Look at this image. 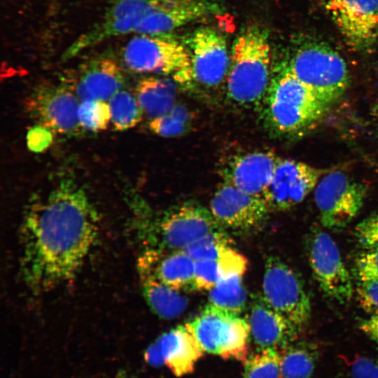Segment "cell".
Segmentation results:
<instances>
[{"instance_id": "cell-1", "label": "cell", "mask_w": 378, "mask_h": 378, "mask_svg": "<svg viewBox=\"0 0 378 378\" xmlns=\"http://www.w3.org/2000/svg\"><path fill=\"white\" fill-rule=\"evenodd\" d=\"M98 214L86 192L62 179L27 209L21 230L22 278L32 290L73 279L99 234Z\"/></svg>"}, {"instance_id": "cell-2", "label": "cell", "mask_w": 378, "mask_h": 378, "mask_svg": "<svg viewBox=\"0 0 378 378\" xmlns=\"http://www.w3.org/2000/svg\"><path fill=\"white\" fill-rule=\"evenodd\" d=\"M271 48L267 32L244 29L234 40L227 76V94L236 104L251 106L265 97L270 81Z\"/></svg>"}, {"instance_id": "cell-3", "label": "cell", "mask_w": 378, "mask_h": 378, "mask_svg": "<svg viewBox=\"0 0 378 378\" xmlns=\"http://www.w3.org/2000/svg\"><path fill=\"white\" fill-rule=\"evenodd\" d=\"M265 97L270 125L284 135L298 136L314 129L330 108L294 76L288 64L271 78Z\"/></svg>"}, {"instance_id": "cell-4", "label": "cell", "mask_w": 378, "mask_h": 378, "mask_svg": "<svg viewBox=\"0 0 378 378\" xmlns=\"http://www.w3.org/2000/svg\"><path fill=\"white\" fill-rule=\"evenodd\" d=\"M288 65L294 76L329 107L342 98L349 87L345 60L327 45L312 43L301 46Z\"/></svg>"}, {"instance_id": "cell-5", "label": "cell", "mask_w": 378, "mask_h": 378, "mask_svg": "<svg viewBox=\"0 0 378 378\" xmlns=\"http://www.w3.org/2000/svg\"><path fill=\"white\" fill-rule=\"evenodd\" d=\"M122 57L126 66L136 73L170 76L184 86L194 79L187 46L167 34L132 38L124 48Z\"/></svg>"}, {"instance_id": "cell-6", "label": "cell", "mask_w": 378, "mask_h": 378, "mask_svg": "<svg viewBox=\"0 0 378 378\" xmlns=\"http://www.w3.org/2000/svg\"><path fill=\"white\" fill-rule=\"evenodd\" d=\"M186 325L204 352L223 358L246 360L250 326L239 314L209 304Z\"/></svg>"}, {"instance_id": "cell-7", "label": "cell", "mask_w": 378, "mask_h": 378, "mask_svg": "<svg viewBox=\"0 0 378 378\" xmlns=\"http://www.w3.org/2000/svg\"><path fill=\"white\" fill-rule=\"evenodd\" d=\"M366 195L363 183L341 170H330L314 189L321 223L332 231L344 229L360 211Z\"/></svg>"}, {"instance_id": "cell-8", "label": "cell", "mask_w": 378, "mask_h": 378, "mask_svg": "<svg viewBox=\"0 0 378 378\" xmlns=\"http://www.w3.org/2000/svg\"><path fill=\"white\" fill-rule=\"evenodd\" d=\"M262 297L300 330L311 318V301L301 278L279 258L270 256L266 260Z\"/></svg>"}, {"instance_id": "cell-9", "label": "cell", "mask_w": 378, "mask_h": 378, "mask_svg": "<svg viewBox=\"0 0 378 378\" xmlns=\"http://www.w3.org/2000/svg\"><path fill=\"white\" fill-rule=\"evenodd\" d=\"M309 265L323 293L341 304L349 302L355 288L340 249L326 232L314 229L307 240Z\"/></svg>"}, {"instance_id": "cell-10", "label": "cell", "mask_w": 378, "mask_h": 378, "mask_svg": "<svg viewBox=\"0 0 378 378\" xmlns=\"http://www.w3.org/2000/svg\"><path fill=\"white\" fill-rule=\"evenodd\" d=\"M80 102L64 84L38 85L25 101L27 111L38 125L52 132L74 134L80 128L78 109Z\"/></svg>"}, {"instance_id": "cell-11", "label": "cell", "mask_w": 378, "mask_h": 378, "mask_svg": "<svg viewBox=\"0 0 378 378\" xmlns=\"http://www.w3.org/2000/svg\"><path fill=\"white\" fill-rule=\"evenodd\" d=\"M330 170L304 162L280 158L262 194L270 211H284L302 202Z\"/></svg>"}, {"instance_id": "cell-12", "label": "cell", "mask_w": 378, "mask_h": 378, "mask_svg": "<svg viewBox=\"0 0 378 378\" xmlns=\"http://www.w3.org/2000/svg\"><path fill=\"white\" fill-rule=\"evenodd\" d=\"M326 8L351 48L368 49L378 39V0H326Z\"/></svg>"}, {"instance_id": "cell-13", "label": "cell", "mask_w": 378, "mask_h": 378, "mask_svg": "<svg viewBox=\"0 0 378 378\" xmlns=\"http://www.w3.org/2000/svg\"><path fill=\"white\" fill-rule=\"evenodd\" d=\"M186 45L194 80L215 87L227 78L230 52L226 39L218 31L209 27L199 28L187 39Z\"/></svg>"}, {"instance_id": "cell-14", "label": "cell", "mask_w": 378, "mask_h": 378, "mask_svg": "<svg viewBox=\"0 0 378 378\" xmlns=\"http://www.w3.org/2000/svg\"><path fill=\"white\" fill-rule=\"evenodd\" d=\"M210 210L187 203L167 213L160 220L158 234L168 250H182L203 236L219 230Z\"/></svg>"}, {"instance_id": "cell-15", "label": "cell", "mask_w": 378, "mask_h": 378, "mask_svg": "<svg viewBox=\"0 0 378 378\" xmlns=\"http://www.w3.org/2000/svg\"><path fill=\"white\" fill-rule=\"evenodd\" d=\"M261 196L247 193L225 182L215 192L210 211L219 225L246 230L260 223L269 212Z\"/></svg>"}, {"instance_id": "cell-16", "label": "cell", "mask_w": 378, "mask_h": 378, "mask_svg": "<svg viewBox=\"0 0 378 378\" xmlns=\"http://www.w3.org/2000/svg\"><path fill=\"white\" fill-rule=\"evenodd\" d=\"M124 76L118 63L111 58L91 60L75 71L64 83L79 100L110 99L120 90Z\"/></svg>"}, {"instance_id": "cell-17", "label": "cell", "mask_w": 378, "mask_h": 378, "mask_svg": "<svg viewBox=\"0 0 378 378\" xmlns=\"http://www.w3.org/2000/svg\"><path fill=\"white\" fill-rule=\"evenodd\" d=\"M220 10L209 0H162L139 25L136 33L161 34Z\"/></svg>"}, {"instance_id": "cell-18", "label": "cell", "mask_w": 378, "mask_h": 378, "mask_svg": "<svg viewBox=\"0 0 378 378\" xmlns=\"http://www.w3.org/2000/svg\"><path fill=\"white\" fill-rule=\"evenodd\" d=\"M279 158L271 151H255L237 155L225 167L227 182L251 195L262 196L269 186Z\"/></svg>"}, {"instance_id": "cell-19", "label": "cell", "mask_w": 378, "mask_h": 378, "mask_svg": "<svg viewBox=\"0 0 378 378\" xmlns=\"http://www.w3.org/2000/svg\"><path fill=\"white\" fill-rule=\"evenodd\" d=\"M251 335L260 350L285 348L300 331L285 316L258 296L251 305L248 318Z\"/></svg>"}, {"instance_id": "cell-20", "label": "cell", "mask_w": 378, "mask_h": 378, "mask_svg": "<svg viewBox=\"0 0 378 378\" xmlns=\"http://www.w3.org/2000/svg\"><path fill=\"white\" fill-rule=\"evenodd\" d=\"M138 270L150 272L178 291L195 289V260L183 250L169 253L157 250L146 251L139 259Z\"/></svg>"}, {"instance_id": "cell-21", "label": "cell", "mask_w": 378, "mask_h": 378, "mask_svg": "<svg viewBox=\"0 0 378 378\" xmlns=\"http://www.w3.org/2000/svg\"><path fill=\"white\" fill-rule=\"evenodd\" d=\"M155 343L164 364L177 377L190 373L204 353L186 324L163 334Z\"/></svg>"}, {"instance_id": "cell-22", "label": "cell", "mask_w": 378, "mask_h": 378, "mask_svg": "<svg viewBox=\"0 0 378 378\" xmlns=\"http://www.w3.org/2000/svg\"><path fill=\"white\" fill-rule=\"evenodd\" d=\"M139 272L144 295L158 316L172 319L183 314L188 300L179 291L167 286L149 272L139 270Z\"/></svg>"}, {"instance_id": "cell-23", "label": "cell", "mask_w": 378, "mask_h": 378, "mask_svg": "<svg viewBox=\"0 0 378 378\" xmlns=\"http://www.w3.org/2000/svg\"><path fill=\"white\" fill-rule=\"evenodd\" d=\"M174 83L165 78L148 77L141 79L136 87V97L144 113L150 119L171 110L175 100Z\"/></svg>"}, {"instance_id": "cell-24", "label": "cell", "mask_w": 378, "mask_h": 378, "mask_svg": "<svg viewBox=\"0 0 378 378\" xmlns=\"http://www.w3.org/2000/svg\"><path fill=\"white\" fill-rule=\"evenodd\" d=\"M209 291L211 304L235 314H239L245 309L246 293L242 282V274L223 276Z\"/></svg>"}, {"instance_id": "cell-25", "label": "cell", "mask_w": 378, "mask_h": 378, "mask_svg": "<svg viewBox=\"0 0 378 378\" xmlns=\"http://www.w3.org/2000/svg\"><path fill=\"white\" fill-rule=\"evenodd\" d=\"M317 358V351L309 344L284 348L281 354V378H309Z\"/></svg>"}, {"instance_id": "cell-26", "label": "cell", "mask_w": 378, "mask_h": 378, "mask_svg": "<svg viewBox=\"0 0 378 378\" xmlns=\"http://www.w3.org/2000/svg\"><path fill=\"white\" fill-rule=\"evenodd\" d=\"M114 129L123 131L135 127L142 120L144 111L136 96L126 90H119L108 102Z\"/></svg>"}, {"instance_id": "cell-27", "label": "cell", "mask_w": 378, "mask_h": 378, "mask_svg": "<svg viewBox=\"0 0 378 378\" xmlns=\"http://www.w3.org/2000/svg\"><path fill=\"white\" fill-rule=\"evenodd\" d=\"M191 120L190 112L183 106L175 104L168 112L151 119L148 125L153 133L171 137L184 134L189 129Z\"/></svg>"}, {"instance_id": "cell-28", "label": "cell", "mask_w": 378, "mask_h": 378, "mask_svg": "<svg viewBox=\"0 0 378 378\" xmlns=\"http://www.w3.org/2000/svg\"><path fill=\"white\" fill-rule=\"evenodd\" d=\"M243 378H281L279 350H260L246 360Z\"/></svg>"}, {"instance_id": "cell-29", "label": "cell", "mask_w": 378, "mask_h": 378, "mask_svg": "<svg viewBox=\"0 0 378 378\" xmlns=\"http://www.w3.org/2000/svg\"><path fill=\"white\" fill-rule=\"evenodd\" d=\"M78 118L80 127L86 130L99 132L106 130L111 118L109 104L100 99L81 101Z\"/></svg>"}, {"instance_id": "cell-30", "label": "cell", "mask_w": 378, "mask_h": 378, "mask_svg": "<svg viewBox=\"0 0 378 378\" xmlns=\"http://www.w3.org/2000/svg\"><path fill=\"white\" fill-rule=\"evenodd\" d=\"M230 238L221 230L213 231L182 249L195 261L217 259L220 254L230 247Z\"/></svg>"}, {"instance_id": "cell-31", "label": "cell", "mask_w": 378, "mask_h": 378, "mask_svg": "<svg viewBox=\"0 0 378 378\" xmlns=\"http://www.w3.org/2000/svg\"><path fill=\"white\" fill-rule=\"evenodd\" d=\"M221 278V271L218 259H206L195 261V289L210 290Z\"/></svg>"}, {"instance_id": "cell-32", "label": "cell", "mask_w": 378, "mask_h": 378, "mask_svg": "<svg viewBox=\"0 0 378 378\" xmlns=\"http://www.w3.org/2000/svg\"><path fill=\"white\" fill-rule=\"evenodd\" d=\"M356 300L370 314H378V279L358 280L355 288Z\"/></svg>"}, {"instance_id": "cell-33", "label": "cell", "mask_w": 378, "mask_h": 378, "mask_svg": "<svg viewBox=\"0 0 378 378\" xmlns=\"http://www.w3.org/2000/svg\"><path fill=\"white\" fill-rule=\"evenodd\" d=\"M354 236L363 251L378 248V214L359 222L355 227Z\"/></svg>"}, {"instance_id": "cell-34", "label": "cell", "mask_w": 378, "mask_h": 378, "mask_svg": "<svg viewBox=\"0 0 378 378\" xmlns=\"http://www.w3.org/2000/svg\"><path fill=\"white\" fill-rule=\"evenodd\" d=\"M221 277L230 274H244L247 267V260L244 256L230 247L225 249L217 258Z\"/></svg>"}, {"instance_id": "cell-35", "label": "cell", "mask_w": 378, "mask_h": 378, "mask_svg": "<svg viewBox=\"0 0 378 378\" xmlns=\"http://www.w3.org/2000/svg\"><path fill=\"white\" fill-rule=\"evenodd\" d=\"M358 280L378 279V248L363 251L356 259Z\"/></svg>"}, {"instance_id": "cell-36", "label": "cell", "mask_w": 378, "mask_h": 378, "mask_svg": "<svg viewBox=\"0 0 378 378\" xmlns=\"http://www.w3.org/2000/svg\"><path fill=\"white\" fill-rule=\"evenodd\" d=\"M350 375L354 378H378V361L358 356L351 363Z\"/></svg>"}, {"instance_id": "cell-37", "label": "cell", "mask_w": 378, "mask_h": 378, "mask_svg": "<svg viewBox=\"0 0 378 378\" xmlns=\"http://www.w3.org/2000/svg\"><path fill=\"white\" fill-rule=\"evenodd\" d=\"M52 132L40 125L29 130L27 137L29 148L34 152H41L46 149L52 140Z\"/></svg>"}, {"instance_id": "cell-38", "label": "cell", "mask_w": 378, "mask_h": 378, "mask_svg": "<svg viewBox=\"0 0 378 378\" xmlns=\"http://www.w3.org/2000/svg\"><path fill=\"white\" fill-rule=\"evenodd\" d=\"M358 326L360 331L378 345V314H370L360 318Z\"/></svg>"}, {"instance_id": "cell-39", "label": "cell", "mask_w": 378, "mask_h": 378, "mask_svg": "<svg viewBox=\"0 0 378 378\" xmlns=\"http://www.w3.org/2000/svg\"><path fill=\"white\" fill-rule=\"evenodd\" d=\"M377 107V110L376 111L377 113V115H378V106Z\"/></svg>"}, {"instance_id": "cell-40", "label": "cell", "mask_w": 378, "mask_h": 378, "mask_svg": "<svg viewBox=\"0 0 378 378\" xmlns=\"http://www.w3.org/2000/svg\"><path fill=\"white\" fill-rule=\"evenodd\" d=\"M348 378H354V377H352L350 375Z\"/></svg>"}]
</instances>
